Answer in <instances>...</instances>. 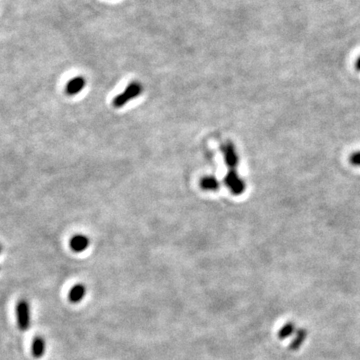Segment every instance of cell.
Segmentation results:
<instances>
[{"instance_id":"obj_1","label":"cell","mask_w":360,"mask_h":360,"mask_svg":"<svg viewBox=\"0 0 360 360\" xmlns=\"http://www.w3.org/2000/svg\"><path fill=\"white\" fill-rule=\"evenodd\" d=\"M16 312V321L18 328L21 331H27L30 327L31 315H30V306L27 300L21 299L17 302L15 307Z\"/></svg>"},{"instance_id":"obj_2","label":"cell","mask_w":360,"mask_h":360,"mask_svg":"<svg viewBox=\"0 0 360 360\" xmlns=\"http://www.w3.org/2000/svg\"><path fill=\"white\" fill-rule=\"evenodd\" d=\"M141 91H142V86L138 82H132L126 87V89L121 94H118L114 98L113 105L115 107H122L128 101L132 100L135 97H137L141 93Z\"/></svg>"},{"instance_id":"obj_3","label":"cell","mask_w":360,"mask_h":360,"mask_svg":"<svg viewBox=\"0 0 360 360\" xmlns=\"http://www.w3.org/2000/svg\"><path fill=\"white\" fill-rule=\"evenodd\" d=\"M224 183L234 195H240L245 190L244 180L238 175V173L234 169H230V171L226 174V176H225Z\"/></svg>"},{"instance_id":"obj_4","label":"cell","mask_w":360,"mask_h":360,"mask_svg":"<svg viewBox=\"0 0 360 360\" xmlns=\"http://www.w3.org/2000/svg\"><path fill=\"white\" fill-rule=\"evenodd\" d=\"M221 150L223 153L225 163H226V165L230 169H235V167L238 165L239 159H238V155H237L234 145L230 142H227L222 145Z\"/></svg>"},{"instance_id":"obj_5","label":"cell","mask_w":360,"mask_h":360,"mask_svg":"<svg viewBox=\"0 0 360 360\" xmlns=\"http://www.w3.org/2000/svg\"><path fill=\"white\" fill-rule=\"evenodd\" d=\"M90 244V240L87 236L82 234H77L71 237L69 241V246L72 251L80 253L85 251Z\"/></svg>"},{"instance_id":"obj_6","label":"cell","mask_w":360,"mask_h":360,"mask_svg":"<svg viewBox=\"0 0 360 360\" xmlns=\"http://www.w3.org/2000/svg\"><path fill=\"white\" fill-rule=\"evenodd\" d=\"M86 292H87L86 287L83 284L81 283L75 284L70 288L68 292V299L71 303H74V304L79 303L84 299L86 295Z\"/></svg>"},{"instance_id":"obj_7","label":"cell","mask_w":360,"mask_h":360,"mask_svg":"<svg viewBox=\"0 0 360 360\" xmlns=\"http://www.w3.org/2000/svg\"><path fill=\"white\" fill-rule=\"evenodd\" d=\"M85 86V79L81 76L74 77L66 85V92L69 95H75L79 93Z\"/></svg>"},{"instance_id":"obj_8","label":"cell","mask_w":360,"mask_h":360,"mask_svg":"<svg viewBox=\"0 0 360 360\" xmlns=\"http://www.w3.org/2000/svg\"><path fill=\"white\" fill-rule=\"evenodd\" d=\"M46 350V342L40 336L35 337L31 343V353L35 358H41Z\"/></svg>"},{"instance_id":"obj_9","label":"cell","mask_w":360,"mask_h":360,"mask_svg":"<svg viewBox=\"0 0 360 360\" xmlns=\"http://www.w3.org/2000/svg\"><path fill=\"white\" fill-rule=\"evenodd\" d=\"M200 185L205 190H217L219 188L218 180L213 176H206L202 178Z\"/></svg>"},{"instance_id":"obj_10","label":"cell","mask_w":360,"mask_h":360,"mask_svg":"<svg viewBox=\"0 0 360 360\" xmlns=\"http://www.w3.org/2000/svg\"><path fill=\"white\" fill-rule=\"evenodd\" d=\"M349 160H350V163L353 164L354 166H360V151L353 153L350 156Z\"/></svg>"},{"instance_id":"obj_11","label":"cell","mask_w":360,"mask_h":360,"mask_svg":"<svg viewBox=\"0 0 360 360\" xmlns=\"http://www.w3.org/2000/svg\"><path fill=\"white\" fill-rule=\"evenodd\" d=\"M355 67H356V69H357L358 71H360V56H359V57L357 58V60H356Z\"/></svg>"},{"instance_id":"obj_12","label":"cell","mask_w":360,"mask_h":360,"mask_svg":"<svg viewBox=\"0 0 360 360\" xmlns=\"http://www.w3.org/2000/svg\"><path fill=\"white\" fill-rule=\"evenodd\" d=\"M1 248H2V247H1V245H0V252H1Z\"/></svg>"}]
</instances>
